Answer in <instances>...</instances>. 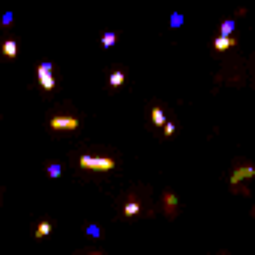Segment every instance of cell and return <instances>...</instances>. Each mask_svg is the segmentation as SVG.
Here are the masks:
<instances>
[{
    "mask_svg": "<svg viewBox=\"0 0 255 255\" xmlns=\"http://www.w3.org/2000/svg\"><path fill=\"white\" fill-rule=\"evenodd\" d=\"M78 165L87 168V171H111L114 168V159L111 156H90V153H84L78 159Z\"/></svg>",
    "mask_w": 255,
    "mask_h": 255,
    "instance_id": "1",
    "label": "cell"
},
{
    "mask_svg": "<svg viewBox=\"0 0 255 255\" xmlns=\"http://www.w3.org/2000/svg\"><path fill=\"white\" fill-rule=\"evenodd\" d=\"M48 126H51V132H75L78 129V117H72V114H54L48 120Z\"/></svg>",
    "mask_w": 255,
    "mask_h": 255,
    "instance_id": "2",
    "label": "cell"
},
{
    "mask_svg": "<svg viewBox=\"0 0 255 255\" xmlns=\"http://www.w3.org/2000/svg\"><path fill=\"white\" fill-rule=\"evenodd\" d=\"M36 78H39V87L42 90H54V69H51V63H39V69H36Z\"/></svg>",
    "mask_w": 255,
    "mask_h": 255,
    "instance_id": "3",
    "label": "cell"
},
{
    "mask_svg": "<svg viewBox=\"0 0 255 255\" xmlns=\"http://www.w3.org/2000/svg\"><path fill=\"white\" fill-rule=\"evenodd\" d=\"M249 177H255V165H249V162H246V165H240V168L231 174V180H228V183H231V186H240V183H243V180H249Z\"/></svg>",
    "mask_w": 255,
    "mask_h": 255,
    "instance_id": "4",
    "label": "cell"
},
{
    "mask_svg": "<svg viewBox=\"0 0 255 255\" xmlns=\"http://www.w3.org/2000/svg\"><path fill=\"white\" fill-rule=\"evenodd\" d=\"M162 210H165L168 219H174V213H177V195L174 192H165L162 195Z\"/></svg>",
    "mask_w": 255,
    "mask_h": 255,
    "instance_id": "5",
    "label": "cell"
},
{
    "mask_svg": "<svg viewBox=\"0 0 255 255\" xmlns=\"http://www.w3.org/2000/svg\"><path fill=\"white\" fill-rule=\"evenodd\" d=\"M237 45V39L231 36V39H225V36H216V42H213V51L216 54H222V51H228V48H234Z\"/></svg>",
    "mask_w": 255,
    "mask_h": 255,
    "instance_id": "6",
    "label": "cell"
},
{
    "mask_svg": "<svg viewBox=\"0 0 255 255\" xmlns=\"http://www.w3.org/2000/svg\"><path fill=\"white\" fill-rule=\"evenodd\" d=\"M150 120H153V126H159V129L168 123V117H165V111H162V108H150Z\"/></svg>",
    "mask_w": 255,
    "mask_h": 255,
    "instance_id": "7",
    "label": "cell"
},
{
    "mask_svg": "<svg viewBox=\"0 0 255 255\" xmlns=\"http://www.w3.org/2000/svg\"><path fill=\"white\" fill-rule=\"evenodd\" d=\"M3 54H6L9 60H15V57H18V42H15V39H3Z\"/></svg>",
    "mask_w": 255,
    "mask_h": 255,
    "instance_id": "8",
    "label": "cell"
},
{
    "mask_svg": "<svg viewBox=\"0 0 255 255\" xmlns=\"http://www.w3.org/2000/svg\"><path fill=\"white\" fill-rule=\"evenodd\" d=\"M234 27H237V24H234L231 18H228V21H222V27H219V36H225V39H231V36H234Z\"/></svg>",
    "mask_w": 255,
    "mask_h": 255,
    "instance_id": "9",
    "label": "cell"
},
{
    "mask_svg": "<svg viewBox=\"0 0 255 255\" xmlns=\"http://www.w3.org/2000/svg\"><path fill=\"white\" fill-rule=\"evenodd\" d=\"M48 234H51V222H39V225H36V231H33V237H36V240H42V237H48Z\"/></svg>",
    "mask_w": 255,
    "mask_h": 255,
    "instance_id": "10",
    "label": "cell"
},
{
    "mask_svg": "<svg viewBox=\"0 0 255 255\" xmlns=\"http://www.w3.org/2000/svg\"><path fill=\"white\" fill-rule=\"evenodd\" d=\"M138 213H141V204H138V201H126L123 216H138Z\"/></svg>",
    "mask_w": 255,
    "mask_h": 255,
    "instance_id": "11",
    "label": "cell"
},
{
    "mask_svg": "<svg viewBox=\"0 0 255 255\" xmlns=\"http://www.w3.org/2000/svg\"><path fill=\"white\" fill-rule=\"evenodd\" d=\"M123 81H126V72H120V69H117V72H111V75H108V84H111V87H120V84H123Z\"/></svg>",
    "mask_w": 255,
    "mask_h": 255,
    "instance_id": "12",
    "label": "cell"
},
{
    "mask_svg": "<svg viewBox=\"0 0 255 255\" xmlns=\"http://www.w3.org/2000/svg\"><path fill=\"white\" fill-rule=\"evenodd\" d=\"M117 45V33H102V48H114Z\"/></svg>",
    "mask_w": 255,
    "mask_h": 255,
    "instance_id": "13",
    "label": "cell"
},
{
    "mask_svg": "<svg viewBox=\"0 0 255 255\" xmlns=\"http://www.w3.org/2000/svg\"><path fill=\"white\" fill-rule=\"evenodd\" d=\"M60 171H63V168H60L57 162H48V165H45V174H48V177H60Z\"/></svg>",
    "mask_w": 255,
    "mask_h": 255,
    "instance_id": "14",
    "label": "cell"
},
{
    "mask_svg": "<svg viewBox=\"0 0 255 255\" xmlns=\"http://www.w3.org/2000/svg\"><path fill=\"white\" fill-rule=\"evenodd\" d=\"M174 132H177V126H174V123H171V120H168V123H165V126H162V135H165V138H171V135H174Z\"/></svg>",
    "mask_w": 255,
    "mask_h": 255,
    "instance_id": "15",
    "label": "cell"
},
{
    "mask_svg": "<svg viewBox=\"0 0 255 255\" xmlns=\"http://www.w3.org/2000/svg\"><path fill=\"white\" fill-rule=\"evenodd\" d=\"M171 27H183V15H180V12L171 15Z\"/></svg>",
    "mask_w": 255,
    "mask_h": 255,
    "instance_id": "16",
    "label": "cell"
},
{
    "mask_svg": "<svg viewBox=\"0 0 255 255\" xmlns=\"http://www.w3.org/2000/svg\"><path fill=\"white\" fill-rule=\"evenodd\" d=\"M0 24H3V27H9V24H12V12H3V18H0Z\"/></svg>",
    "mask_w": 255,
    "mask_h": 255,
    "instance_id": "17",
    "label": "cell"
},
{
    "mask_svg": "<svg viewBox=\"0 0 255 255\" xmlns=\"http://www.w3.org/2000/svg\"><path fill=\"white\" fill-rule=\"evenodd\" d=\"M87 237H99V225H87Z\"/></svg>",
    "mask_w": 255,
    "mask_h": 255,
    "instance_id": "18",
    "label": "cell"
},
{
    "mask_svg": "<svg viewBox=\"0 0 255 255\" xmlns=\"http://www.w3.org/2000/svg\"><path fill=\"white\" fill-rule=\"evenodd\" d=\"M93 255H99V252H93Z\"/></svg>",
    "mask_w": 255,
    "mask_h": 255,
    "instance_id": "19",
    "label": "cell"
}]
</instances>
